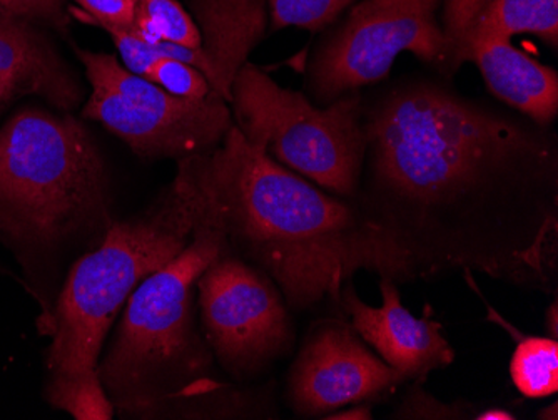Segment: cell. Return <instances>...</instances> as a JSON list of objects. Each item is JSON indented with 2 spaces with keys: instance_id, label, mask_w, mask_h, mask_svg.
Masks as SVG:
<instances>
[{
  "instance_id": "cell-1",
  "label": "cell",
  "mask_w": 558,
  "mask_h": 420,
  "mask_svg": "<svg viewBox=\"0 0 558 420\" xmlns=\"http://www.w3.org/2000/svg\"><path fill=\"white\" fill-rule=\"evenodd\" d=\"M365 130L353 202L393 241L412 280L476 272L557 293L550 128L412 77L365 103Z\"/></svg>"
},
{
  "instance_id": "cell-2",
  "label": "cell",
  "mask_w": 558,
  "mask_h": 420,
  "mask_svg": "<svg viewBox=\"0 0 558 420\" xmlns=\"http://www.w3.org/2000/svg\"><path fill=\"white\" fill-rule=\"evenodd\" d=\"M196 205L228 250L263 269L291 309L340 303L359 272L407 284L393 241L353 200L335 196L247 143L236 127L211 152L180 159Z\"/></svg>"
},
{
  "instance_id": "cell-3",
  "label": "cell",
  "mask_w": 558,
  "mask_h": 420,
  "mask_svg": "<svg viewBox=\"0 0 558 420\" xmlns=\"http://www.w3.org/2000/svg\"><path fill=\"white\" fill-rule=\"evenodd\" d=\"M196 216L186 249L141 281L125 302L99 362L102 387L122 416H244L236 409L243 404L240 392L211 379L215 356L196 324L197 280L228 250L221 228L197 205Z\"/></svg>"
},
{
  "instance_id": "cell-4",
  "label": "cell",
  "mask_w": 558,
  "mask_h": 420,
  "mask_svg": "<svg viewBox=\"0 0 558 420\" xmlns=\"http://www.w3.org/2000/svg\"><path fill=\"white\" fill-rule=\"evenodd\" d=\"M112 225L106 163L86 124L29 108L0 130V235L52 253Z\"/></svg>"
},
{
  "instance_id": "cell-5",
  "label": "cell",
  "mask_w": 558,
  "mask_h": 420,
  "mask_svg": "<svg viewBox=\"0 0 558 420\" xmlns=\"http://www.w3.org/2000/svg\"><path fill=\"white\" fill-rule=\"evenodd\" d=\"M196 218L193 191L178 171L146 212L112 221L74 263L50 316L49 382L102 385L99 357L116 316L141 281L186 249Z\"/></svg>"
},
{
  "instance_id": "cell-6",
  "label": "cell",
  "mask_w": 558,
  "mask_h": 420,
  "mask_svg": "<svg viewBox=\"0 0 558 420\" xmlns=\"http://www.w3.org/2000/svg\"><path fill=\"white\" fill-rule=\"evenodd\" d=\"M230 105L233 124L247 143L322 190L354 200L366 155L362 94L318 108L246 62L234 80Z\"/></svg>"
},
{
  "instance_id": "cell-7",
  "label": "cell",
  "mask_w": 558,
  "mask_h": 420,
  "mask_svg": "<svg viewBox=\"0 0 558 420\" xmlns=\"http://www.w3.org/2000/svg\"><path fill=\"white\" fill-rule=\"evenodd\" d=\"M93 93L83 118L97 121L141 158H187L211 152L233 127L230 103L216 93L191 101L171 96L102 52L75 49Z\"/></svg>"
},
{
  "instance_id": "cell-8",
  "label": "cell",
  "mask_w": 558,
  "mask_h": 420,
  "mask_svg": "<svg viewBox=\"0 0 558 420\" xmlns=\"http://www.w3.org/2000/svg\"><path fill=\"white\" fill-rule=\"evenodd\" d=\"M444 0H363L326 31L308 65V91L326 106L384 81L401 52L444 76L447 40L438 11Z\"/></svg>"
},
{
  "instance_id": "cell-9",
  "label": "cell",
  "mask_w": 558,
  "mask_h": 420,
  "mask_svg": "<svg viewBox=\"0 0 558 420\" xmlns=\"http://www.w3.org/2000/svg\"><path fill=\"white\" fill-rule=\"evenodd\" d=\"M197 305L213 356L234 379L256 377L293 347L283 293L263 269L230 250L197 280Z\"/></svg>"
},
{
  "instance_id": "cell-10",
  "label": "cell",
  "mask_w": 558,
  "mask_h": 420,
  "mask_svg": "<svg viewBox=\"0 0 558 420\" xmlns=\"http://www.w3.org/2000/svg\"><path fill=\"white\" fill-rule=\"evenodd\" d=\"M404 377L369 350L344 320L319 322L291 367L288 403L301 417H325L353 404H373Z\"/></svg>"
},
{
  "instance_id": "cell-11",
  "label": "cell",
  "mask_w": 558,
  "mask_h": 420,
  "mask_svg": "<svg viewBox=\"0 0 558 420\" xmlns=\"http://www.w3.org/2000/svg\"><path fill=\"white\" fill-rule=\"evenodd\" d=\"M379 291L381 307L360 300L351 285L344 287L340 299L354 331L379 359L403 375L404 381H426L434 370L454 362V350L445 337L444 325L434 320L428 305L418 319L401 302L397 281L379 278Z\"/></svg>"
},
{
  "instance_id": "cell-12",
  "label": "cell",
  "mask_w": 558,
  "mask_h": 420,
  "mask_svg": "<svg viewBox=\"0 0 558 420\" xmlns=\"http://www.w3.org/2000/svg\"><path fill=\"white\" fill-rule=\"evenodd\" d=\"M33 94L72 111L83 101L84 87L37 22L0 9V111Z\"/></svg>"
},
{
  "instance_id": "cell-13",
  "label": "cell",
  "mask_w": 558,
  "mask_h": 420,
  "mask_svg": "<svg viewBox=\"0 0 558 420\" xmlns=\"http://www.w3.org/2000/svg\"><path fill=\"white\" fill-rule=\"evenodd\" d=\"M441 29L447 40L444 76L462 68L463 49L476 39H512L520 34L558 47V0H444Z\"/></svg>"
},
{
  "instance_id": "cell-14",
  "label": "cell",
  "mask_w": 558,
  "mask_h": 420,
  "mask_svg": "<svg viewBox=\"0 0 558 420\" xmlns=\"http://www.w3.org/2000/svg\"><path fill=\"white\" fill-rule=\"evenodd\" d=\"M201 36L205 76L231 103V91L247 56L268 29L269 0H190Z\"/></svg>"
},
{
  "instance_id": "cell-15",
  "label": "cell",
  "mask_w": 558,
  "mask_h": 420,
  "mask_svg": "<svg viewBox=\"0 0 558 420\" xmlns=\"http://www.w3.org/2000/svg\"><path fill=\"white\" fill-rule=\"evenodd\" d=\"M462 65L473 62L498 101L538 127L550 128L558 115V74L520 51L510 39H476L463 49Z\"/></svg>"
},
{
  "instance_id": "cell-16",
  "label": "cell",
  "mask_w": 558,
  "mask_h": 420,
  "mask_svg": "<svg viewBox=\"0 0 558 420\" xmlns=\"http://www.w3.org/2000/svg\"><path fill=\"white\" fill-rule=\"evenodd\" d=\"M510 375L520 394L544 399L558 392V341L551 337H522L510 362Z\"/></svg>"
},
{
  "instance_id": "cell-17",
  "label": "cell",
  "mask_w": 558,
  "mask_h": 420,
  "mask_svg": "<svg viewBox=\"0 0 558 420\" xmlns=\"http://www.w3.org/2000/svg\"><path fill=\"white\" fill-rule=\"evenodd\" d=\"M133 4L136 8L133 36L146 43L168 40L199 49L196 22L178 0H133Z\"/></svg>"
},
{
  "instance_id": "cell-18",
  "label": "cell",
  "mask_w": 558,
  "mask_h": 420,
  "mask_svg": "<svg viewBox=\"0 0 558 420\" xmlns=\"http://www.w3.org/2000/svg\"><path fill=\"white\" fill-rule=\"evenodd\" d=\"M354 0H269V29L325 31Z\"/></svg>"
},
{
  "instance_id": "cell-19",
  "label": "cell",
  "mask_w": 558,
  "mask_h": 420,
  "mask_svg": "<svg viewBox=\"0 0 558 420\" xmlns=\"http://www.w3.org/2000/svg\"><path fill=\"white\" fill-rule=\"evenodd\" d=\"M146 80L158 84L171 96L183 97L191 101H199L215 93L211 89V84L199 69L180 61V59H158L155 64L150 65Z\"/></svg>"
},
{
  "instance_id": "cell-20",
  "label": "cell",
  "mask_w": 558,
  "mask_h": 420,
  "mask_svg": "<svg viewBox=\"0 0 558 420\" xmlns=\"http://www.w3.org/2000/svg\"><path fill=\"white\" fill-rule=\"evenodd\" d=\"M422 379L415 381L404 395L400 406L391 413L393 419L462 420L475 419L476 412L470 403H441L423 388Z\"/></svg>"
},
{
  "instance_id": "cell-21",
  "label": "cell",
  "mask_w": 558,
  "mask_h": 420,
  "mask_svg": "<svg viewBox=\"0 0 558 420\" xmlns=\"http://www.w3.org/2000/svg\"><path fill=\"white\" fill-rule=\"evenodd\" d=\"M83 9V21L105 31H122L133 34L136 8L133 0H75Z\"/></svg>"
},
{
  "instance_id": "cell-22",
  "label": "cell",
  "mask_w": 558,
  "mask_h": 420,
  "mask_svg": "<svg viewBox=\"0 0 558 420\" xmlns=\"http://www.w3.org/2000/svg\"><path fill=\"white\" fill-rule=\"evenodd\" d=\"M64 5L65 0H0V9L31 19L37 24L47 22L61 31L65 29L69 22Z\"/></svg>"
},
{
  "instance_id": "cell-23",
  "label": "cell",
  "mask_w": 558,
  "mask_h": 420,
  "mask_svg": "<svg viewBox=\"0 0 558 420\" xmlns=\"http://www.w3.org/2000/svg\"><path fill=\"white\" fill-rule=\"evenodd\" d=\"M326 420H372L373 412L369 404H353V406L343 407L323 417Z\"/></svg>"
},
{
  "instance_id": "cell-24",
  "label": "cell",
  "mask_w": 558,
  "mask_h": 420,
  "mask_svg": "<svg viewBox=\"0 0 558 420\" xmlns=\"http://www.w3.org/2000/svg\"><path fill=\"white\" fill-rule=\"evenodd\" d=\"M475 419L478 420H515L517 417L513 416L509 410L501 409H487L484 412L476 413Z\"/></svg>"
},
{
  "instance_id": "cell-25",
  "label": "cell",
  "mask_w": 558,
  "mask_h": 420,
  "mask_svg": "<svg viewBox=\"0 0 558 420\" xmlns=\"http://www.w3.org/2000/svg\"><path fill=\"white\" fill-rule=\"evenodd\" d=\"M547 332L548 337L558 338V310L557 299H554L550 309H547Z\"/></svg>"
},
{
  "instance_id": "cell-26",
  "label": "cell",
  "mask_w": 558,
  "mask_h": 420,
  "mask_svg": "<svg viewBox=\"0 0 558 420\" xmlns=\"http://www.w3.org/2000/svg\"><path fill=\"white\" fill-rule=\"evenodd\" d=\"M538 419L557 420L558 419L557 403H551L550 409H548V407H545V409H542L541 412H538Z\"/></svg>"
}]
</instances>
